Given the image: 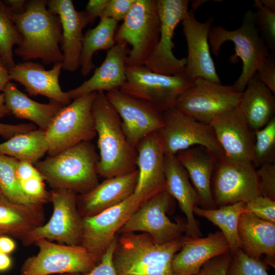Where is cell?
Segmentation results:
<instances>
[{
	"instance_id": "1",
	"label": "cell",
	"mask_w": 275,
	"mask_h": 275,
	"mask_svg": "<svg viewBox=\"0 0 275 275\" xmlns=\"http://www.w3.org/2000/svg\"><path fill=\"white\" fill-rule=\"evenodd\" d=\"M12 17L22 38L15 49L17 56L26 61L39 59L46 64L62 63L61 24L48 10L47 1H27L24 11L12 13Z\"/></svg>"
},
{
	"instance_id": "2",
	"label": "cell",
	"mask_w": 275,
	"mask_h": 275,
	"mask_svg": "<svg viewBox=\"0 0 275 275\" xmlns=\"http://www.w3.org/2000/svg\"><path fill=\"white\" fill-rule=\"evenodd\" d=\"M92 110L99 151L98 174L107 179L136 170V149L128 142L120 118L105 92H97Z\"/></svg>"
},
{
	"instance_id": "3",
	"label": "cell",
	"mask_w": 275,
	"mask_h": 275,
	"mask_svg": "<svg viewBox=\"0 0 275 275\" xmlns=\"http://www.w3.org/2000/svg\"><path fill=\"white\" fill-rule=\"evenodd\" d=\"M181 246V237L158 244L147 233H122L112 261L117 275H173L172 260Z\"/></svg>"
},
{
	"instance_id": "4",
	"label": "cell",
	"mask_w": 275,
	"mask_h": 275,
	"mask_svg": "<svg viewBox=\"0 0 275 275\" xmlns=\"http://www.w3.org/2000/svg\"><path fill=\"white\" fill-rule=\"evenodd\" d=\"M98 160L94 145L83 142L38 161L35 167L52 189L69 190L78 195L99 183Z\"/></svg>"
},
{
	"instance_id": "5",
	"label": "cell",
	"mask_w": 275,
	"mask_h": 275,
	"mask_svg": "<svg viewBox=\"0 0 275 275\" xmlns=\"http://www.w3.org/2000/svg\"><path fill=\"white\" fill-rule=\"evenodd\" d=\"M208 40L212 52L217 57L225 42L234 43L235 54L230 60L235 63L239 57L243 66L241 73L232 86L240 93L243 92L249 80L270 55L269 49L257 27L254 12L251 10L245 12L241 26L236 30H228L222 25L211 28Z\"/></svg>"
},
{
	"instance_id": "6",
	"label": "cell",
	"mask_w": 275,
	"mask_h": 275,
	"mask_svg": "<svg viewBox=\"0 0 275 275\" xmlns=\"http://www.w3.org/2000/svg\"><path fill=\"white\" fill-rule=\"evenodd\" d=\"M96 93L74 99L56 114L45 130L49 156L96 136L92 110Z\"/></svg>"
},
{
	"instance_id": "7",
	"label": "cell",
	"mask_w": 275,
	"mask_h": 275,
	"mask_svg": "<svg viewBox=\"0 0 275 275\" xmlns=\"http://www.w3.org/2000/svg\"><path fill=\"white\" fill-rule=\"evenodd\" d=\"M160 22L156 0H136L115 35L116 43L131 46L127 66H144L156 45Z\"/></svg>"
},
{
	"instance_id": "8",
	"label": "cell",
	"mask_w": 275,
	"mask_h": 275,
	"mask_svg": "<svg viewBox=\"0 0 275 275\" xmlns=\"http://www.w3.org/2000/svg\"><path fill=\"white\" fill-rule=\"evenodd\" d=\"M34 244L38 252L25 260L20 275L84 274L100 262L81 245L60 244L43 239Z\"/></svg>"
},
{
	"instance_id": "9",
	"label": "cell",
	"mask_w": 275,
	"mask_h": 275,
	"mask_svg": "<svg viewBox=\"0 0 275 275\" xmlns=\"http://www.w3.org/2000/svg\"><path fill=\"white\" fill-rule=\"evenodd\" d=\"M53 212L49 221L29 232L21 241L29 246L38 240L46 239L70 245H81L82 219L77 206V195L66 189L50 191Z\"/></svg>"
},
{
	"instance_id": "10",
	"label": "cell",
	"mask_w": 275,
	"mask_h": 275,
	"mask_svg": "<svg viewBox=\"0 0 275 275\" xmlns=\"http://www.w3.org/2000/svg\"><path fill=\"white\" fill-rule=\"evenodd\" d=\"M191 83L184 74L166 75L144 66H126V80L120 91L148 102L162 113L175 106L179 96Z\"/></svg>"
},
{
	"instance_id": "11",
	"label": "cell",
	"mask_w": 275,
	"mask_h": 275,
	"mask_svg": "<svg viewBox=\"0 0 275 275\" xmlns=\"http://www.w3.org/2000/svg\"><path fill=\"white\" fill-rule=\"evenodd\" d=\"M163 126L158 131L165 154L176 155L196 146H204L219 158L225 155L209 124L201 122L175 107L161 113Z\"/></svg>"
},
{
	"instance_id": "12",
	"label": "cell",
	"mask_w": 275,
	"mask_h": 275,
	"mask_svg": "<svg viewBox=\"0 0 275 275\" xmlns=\"http://www.w3.org/2000/svg\"><path fill=\"white\" fill-rule=\"evenodd\" d=\"M173 199L165 190L156 194L140 206L119 232L147 233L158 244L180 238L186 233V221L173 222L168 216Z\"/></svg>"
},
{
	"instance_id": "13",
	"label": "cell",
	"mask_w": 275,
	"mask_h": 275,
	"mask_svg": "<svg viewBox=\"0 0 275 275\" xmlns=\"http://www.w3.org/2000/svg\"><path fill=\"white\" fill-rule=\"evenodd\" d=\"M211 191L216 207L246 203L260 195L256 169L251 162L222 157L213 172Z\"/></svg>"
},
{
	"instance_id": "14",
	"label": "cell",
	"mask_w": 275,
	"mask_h": 275,
	"mask_svg": "<svg viewBox=\"0 0 275 275\" xmlns=\"http://www.w3.org/2000/svg\"><path fill=\"white\" fill-rule=\"evenodd\" d=\"M189 1L156 0L160 22L158 41L144 66L151 71L166 75L184 74L186 58L178 59L173 52V41L177 25L188 12Z\"/></svg>"
},
{
	"instance_id": "15",
	"label": "cell",
	"mask_w": 275,
	"mask_h": 275,
	"mask_svg": "<svg viewBox=\"0 0 275 275\" xmlns=\"http://www.w3.org/2000/svg\"><path fill=\"white\" fill-rule=\"evenodd\" d=\"M241 93L232 86L197 78L180 94L175 107L196 120L209 124L217 115L236 107Z\"/></svg>"
},
{
	"instance_id": "16",
	"label": "cell",
	"mask_w": 275,
	"mask_h": 275,
	"mask_svg": "<svg viewBox=\"0 0 275 275\" xmlns=\"http://www.w3.org/2000/svg\"><path fill=\"white\" fill-rule=\"evenodd\" d=\"M145 200L134 193L122 203L82 219L81 245L99 260L116 234Z\"/></svg>"
},
{
	"instance_id": "17",
	"label": "cell",
	"mask_w": 275,
	"mask_h": 275,
	"mask_svg": "<svg viewBox=\"0 0 275 275\" xmlns=\"http://www.w3.org/2000/svg\"><path fill=\"white\" fill-rule=\"evenodd\" d=\"M105 94L118 114L124 134L132 147L136 148L142 140L163 126L161 113L148 102L120 90Z\"/></svg>"
},
{
	"instance_id": "18",
	"label": "cell",
	"mask_w": 275,
	"mask_h": 275,
	"mask_svg": "<svg viewBox=\"0 0 275 275\" xmlns=\"http://www.w3.org/2000/svg\"><path fill=\"white\" fill-rule=\"evenodd\" d=\"M213 17L201 22L195 17L193 10L182 22L187 46V57L184 74L191 82L197 78L221 84L210 51L208 36Z\"/></svg>"
},
{
	"instance_id": "19",
	"label": "cell",
	"mask_w": 275,
	"mask_h": 275,
	"mask_svg": "<svg viewBox=\"0 0 275 275\" xmlns=\"http://www.w3.org/2000/svg\"><path fill=\"white\" fill-rule=\"evenodd\" d=\"M209 124L226 157L252 163L255 131L236 107L217 115Z\"/></svg>"
},
{
	"instance_id": "20",
	"label": "cell",
	"mask_w": 275,
	"mask_h": 275,
	"mask_svg": "<svg viewBox=\"0 0 275 275\" xmlns=\"http://www.w3.org/2000/svg\"><path fill=\"white\" fill-rule=\"evenodd\" d=\"M135 149L138 178L134 194L146 201L165 190L164 153L158 132L146 136Z\"/></svg>"
},
{
	"instance_id": "21",
	"label": "cell",
	"mask_w": 275,
	"mask_h": 275,
	"mask_svg": "<svg viewBox=\"0 0 275 275\" xmlns=\"http://www.w3.org/2000/svg\"><path fill=\"white\" fill-rule=\"evenodd\" d=\"M230 251V246L221 231L205 237L183 236L180 250L172 262L173 275H198L208 260Z\"/></svg>"
},
{
	"instance_id": "22",
	"label": "cell",
	"mask_w": 275,
	"mask_h": 275,
	"mask_svg": "<svg viewBox=\"0 0 275 275\" xmlns=\"http://www.w3.org/2000/svg\"><path fill=\"white\" fill-rule=\"evenodd\" d=\"M48 10L57 15L62 27V69L75 71L80 66L82 30L88 24L82 11H77L71 0L47 1Z\"/></svg>"
},
{
	"instance_id": "23",
	"label": "cell",
	"mask_w": 275,
	"mask_h": 275,
	"mask_svg": "<svg viewBox=\"0 0 275 275\" xmlns=\"http://www.w3.org/2000/svg\"><path fill=\"white\" fill-rule=\"evenodd\" d=\"M62 69V63L56 64L52 69L46 70L40 64L26 61L15 64L9 72L11 80L23 85L29 95H42L65 106L71 99L67 92L62 91L59 84Z\"/></svg>"
},
{
	"instance_id": "24",
	"label": "cell",
	"mask_w": 275,
	"mask_h": 275,
	"mask_svg": "<svg viewBox=\"0 0 275 275\" xmlns=\"http://www.w3.org/2000/svg\"><path fill=\"white\" fill-rule=\"evenodd\" d=\"M138 171L105 179L89 191L77 196V206L82 217L95 215L116 206L134 192Z\"/></svg>"
},
{
	"instance_id": "25",
	"label": "cell",
	"mask_w": 275,
	"mask_h": 275,
	"mask_svg": "<svg viewBox=\"0 0 275 275\" xmlns=\"http://www.w3.org/2000/svg\"><path fill=\"white\" fill-rule=\"evenodd\" d=\"M129 50L125 43H118L107 51L105 58L93 75L79 86L67 92L71 100L93 92L120 90L126 80V61Z\"/></svg>"
},
{
	"instance_id": "26",
	"label": "cell",
	"mask_w": 275,
	"mask_h": 275,
	"mask_svg": "<svg viewBox=\"0 0 275 275\" xmlns=\"http://www.w3.org/2000/svg\"><path fill=\"white\" fill-rule=\"evenodd\" d=\"M165 191L177 200L186 218V236L201 237L194 209L199 205L197 193L184 168L175 155L164 154Z\"/></svg>"
},
{
	"instance_id": "27",
	"label": "cell",
	"mask_w": 275,
	"mask_h": 275,
	"mask_svg": "<svg viewBox=\"0 0 275 275\" xmlns=\"http://www.w3.org/2000/svg\"><path fill=\"white\" fill-rule=\"evenodd\" d=\"M186 171L199 199V205L206 209L216 208L211 191V179L218 158L202 146H196L175 155Z\"/></svg>"
},
{
	"instance_id": "28",
	"label": "cell",
	"mask_w": 275,
	"mask_h": 275,
	"mask_svg": "<svg viewBox=\"0 0 275 275\" xmlns=\"http://www.w3.org/2000/svg\"><path fill=\"white\" fill-rule=\"evenodd\" d=\"M240 249L248 256L275 266V224L262 220L248 212H243L238 225Z\"/></svg>"
},
{
	"instance_id": "29",
	"label": "cell",
	"mask_w": 275,
	"mask_h": 275,
	"mask_svg": "<svg viewBox=\"0 0 275 275\" xmlns=\"http://www.w3.org/2000/svg\"><path fill=\"white\" fill-rule=\"evenodd\" d=\"M236 108L254 131L264 127L275 117L273 93L259 80L256 73L248 81Z\"/></svg>"
},
{
	"instance_id": "30",
	"label": "cell",
	"mask_w": 275,
	"mask_h": 275,
	"mask_svg": "<svg viewBox=\"0 0 275 275\" xmlns=\"http://www.w3.org/2000/svg\"><path fill=\"white\" fill-rule=\"evenodd\" d=\"M43 205H24L0 197V234L21 240L29 232L44 224Z\"/></svg>"
},
{
	"instance_id": "31",
	"label": "cell",
	"mask_w": 275,
	"mask_h": 275,
	"mask_svg": "<svg viewBox=\"0 0 275 275\" xmlns=\"http://www.w3.org/2000/svg\"><path fill=\"white\" fill-rule=\"evenodd\" d=\"M3 92L5 104L10 114L17 118L33 122L39 129L43 130L47 128L54 116L64 106L53 101L47 104L35 101L10 81Z\"/></svg>"
},
{
	"instance_id": "32",
	"label": "cell",
	"mask_w": 275,
	"mask_h": 275,
	"mask_svg": "<svg viewBox=\"0 0 275 275\" xmlns=\"http://www.w3.org/2000/svg\"><path fill=\"white\" fill-rule=\"evenodd\" d=\"M118 22L111 18H101L95 28L88 30L84 35L80 57V72L89 75L95 67L94 54L97 51H108L116 44L115 35Z\"/></svg>"
},
{
	"instance_id": "33",
	"label": "cell",
	"mask_w": 275,
	"mask_h": 275,
	"mask_svg": "<svg viewBox=\"0 0 275 275\" xmlns=\"http://www.w3.org/2000/svg\"><path fill=\"white\" fill-rule=\"evenodd\" d=\"M45 130L35 129L14 135L0 144V154L36 164L48 152Z\"/></svg>"
},
{
	"instance_id": "34",
	"label": "cell",
	"mask_w": 275,
	"mask_h": 275,
	"mask_svg": "<svg viewBox=\"0 0 275 275\" xmlns=\"http://www.w3.org/2000/svg\"><path fill=\"white\" fill-rule=\"evenodd\" d=\"M245 203L235 204L218 207L214 209H206L196 206L194 213L204 217L221 230L230 246V251L240 248L238 234V225L241 214L244 211Z\"/></svg>"
},
{
	"instance_id": "35",
	"label": "cell",
	"mask_w": 275,
	"mask_h": 275,
	"mask_svg": "<svg viewBox=\"0 0 275 275\" xmlns=\"http://www.w3.org/2000/svg\"><path fill=\"white\" fill-rule=\"evenodd\" d=\"M21 40L11 9L0 1V57L9 69L15 65L13 47L15 45L18 46Z\"/></svg>"
},
{
	"instance_id": "36",
	"label": "cell",
	"mask_w": 275,
	"mask_h": 275,
	"mask_svg": "<svg viewBox=\"0 0 275 275\" xmlns=\"http://www.w3.org/2000/svg\"><path fill=\"white\" fill-rule=\"evenodd\" d=\"M18 160L0 154V188L3 196L10 201L19 204L33 203L24 195L16 174Z\"/></svg>"
},
{
	"instance_id": "37",
	"label": "cell",
	"mask_w": 275,
	"mask_h": 275,
	"mask_svg": "<svg viewBox=\"0 0 275 275\" xmlns=\"http://www.w3.org/2000/svg\"><path fill=\"white\" fill-rule=\"evenodd\" d=\"M275 161V117L263 128L255 131L252 163L259 168Z\"/></svg>"
},
{
	"instance_id": "38",
	"label": "cell",
	"mask_w": 275,
	"mask_h": 275,
	"mask_svg": "<svg viewBox=\"0 0 275 275\" xmlns=\"http://www.w3.org/2000/svg\"><path fill=\"white\" fill-rule=\"evenodd\" d=\"M231 254L226 275H269L268 264L261 259L248 256L240 248Z\"/></svg>"
},
{
	"instance_id": "39",
	"label": "cell",
	"mask_w": 275,
	"mask_h": 275,
	"mask_svg": "<svg viewBox=\"0 0 275 275\" xmlns=\"http://www.w3.org/2000/svg\"><path fill=\"white\" fill-rule=\"evenodd\" d=\"M254 7L256 24L258 31L269 50L275 48V11L262 6L260 0H255Z\"/></svg>"
},
{
	"instance_id": "40",
	"label": "cell",
	"mask_w": 275,
	"mask_h": 275,
	"mask_svg": "<svg viewBox=\"0 0 275 275\" xmlns=\"http://www.w3.org/2000/svg\"><path fill=\"white\" fill-rule=\"evenodd\" d=\"M44 181L41 174L19 183L23 193L33 203L43 205L50 201V194L46 190Z\"/></svg>"
},
{
	"instance_id": "41",
	"label": "cell",
	"mask_w": 275,
	"mask_h": 275,
	"mask_svg": "<svg viewBox=\"0 0 275 275\" xmlns=\"http://www.w3.org/2000/svg\"><path fill=\"white\" fill-rule=\"evenodd\" d=\"M244 211L275 224V201L259 195L245 203ZM243 211V212H244Z\"/></svg>"
},
{
	"instance_id": "42",
	"label": "cell",
	"mask_w": 275,
	"mask_h": 275,
	"mask_svg": "<svg viewBox=\"0 0 275 275\" xmlns=\"http://www.w3.org/2000/svg\"><path fill=\"white\" fill-rule=\"evenodd\" d=\"M256 170L260 195L275 201V164L266 163Z\"/></svg>"
},
{
	"instance_id": "43",
	"label": "cell",
	"mask_w": 275,
	"mask_h": 275,
	"mask_svg": "<svg viewBox=\"0 0 275 275\" xmlns=\"http://www.w3.org/2000/svg\"><path fill=\"white\" fill-rule=\"evenodd\" d=\"M136 0H108L101 18H108L117 22L123 20Z\"/></svg>"
},
{
	"instance_id": "44",
	"label": "cell",
	"mask_w": 275,
	"mask_h": 275,
	"mask_svg": "<svg viewBox=\"0 0 275 275\" xmlns=\"http://www.w3.org/2000/svg\"><path fill=\"white\" fill-rule=\"evenodd\" d=\"M117 237L111 243L102 255L99 263L90 271L84 274H62L58 275H117L113 261V254L116 247Z\"/></svg>"
},
{
	"instance_id": "45",
	"label": "cell",
	"mask_w": 275,
	"mask_h": 275,
	"mask_svg": "<svg viewBox=\"0 0 275 275\" xmlns=\"http://www.w3.org/2000/svg\"><path fill=\"white\" fill-rule=\"evenodd\" d=\"M231 255L230 251L208 260L202 266L198 275H226Z\"/></svg>"
},
{
	"instance_id": "46",
	"label": "cell",
	"mask_w": 275,
	"mask_h": 275,
	"mask_svg": "<svg viewBox=\"0 0 275 275\" xmlns=\"http://www.w3.org/2000/svg\"><path fill=\"white\" fill-rule=\"evenodd\" d=\"M258 78L273 94L275 93V59L273 54L266 58L256 72Z\"/></svg>"
},
{
	"instance_id": "47",
	"label": "cell",
	"mask_w": 275,
	"mask_h": 275,
	"mask_svg": "<svg viewBox=\"0 0 275 275\" xmlns=\"http://www.w3.org/2000/svg\"><path fill=\"white\" fill-rule=\"evenodd\" d=\"M108 0H90L82 14L88 22L92 24L97 17L100 18L107 5Z\"/></svg>"
},
{
	"instance_id": "48",
	"label": "cell",
	"mask_w": 275,
	"mask_h": 275,
	"mask_svg": "<svg viewBox=\"0 0 275 275\" xmlns=\"http://www.w3.org/2000/svg\"><path fill=\"white\" fill-rule=\"evenodd\" d=\"M35 129L36 126L30 123L11 125L0 123V135L9 140L16 134Z\"/></svg>"
},
{
	"instance_id": "49",
	"label": "cell",
	"mask_w": 275,
	"mask_h": 275,
	"mask_svg": "<svg viewBox=\"0 0 275 275\" xmlns=\"http://www.w3.org/2000/svg\"><path fill=\"white\" fill-rule=\"evenodd\" d=\"M16 174L19 181L41 174L32 163L24 161H18Z\"/></svg>"
},
{
	"instance_id": "50",
	"label": "cell",
	"mask_w": 275,
	"mask_h": 275,
	"mask_svg": "<svg viewBox=\"0 0 275 275\" xmlns=\"http://www.w3.org/2000/svg\"><path fill=\"white\" fill-rule=\"evenodd\" d=\"M16 247V243L13 238L0 235V252L9 255L15 251Z\"/></svg>"
},
{
	"instance_id": "51",
	"label": "cell",
	"mask_w": 275,
	"mask_h": 275,
	"mask_svg": "<svg viewBox=\"0 0 275 275\" xmlns=\"http://www.w3.org/2000/svg\"><path fill=\"white\" fill-rule=\"evenodd\" d=\"M4 3L11 9L12 13H20L24 11L27 1L25 0H7Z\"/></svg>"
},
{
	"instance_id": "52",
	"label": "cell",
	"mask_w": 275,
	"mask_h": 275,
	"mask_svg": "<svg viewBox=\"0 0 275 275\" xmlns=\"http://www.w3.org/2000/svg\"><path fill=\"white\" fill-rule=\"evenodd\" d=\"M9 69L0 57V91H3L11 80Z\"/></svg>"
},
{
	"instance_id": "53",
	"label": "cell",
	"mask_w": 275,
	"mask_h": 275,
	"mask_svg": "<svg viewBox=\"0 0 275 275\" xmlns=\"http://www.w3.org/2000/svg\"><path fill=\"white\" fill-rule=\"evenodd\" d=\"M12 264V259L9 254L0 252V272L9 269Z\"/></svg>"
},
{
	"instance_id": "54",
	"label": "cell",
	"mask_w": 275,
	"mask_h": 275,
	"mask_svg": "<svg viewBox=\"0 0 275 275\" xmlns=\"http://www.w3.org/2000/svg\"><path fill=\"white\" fill-rule=\"evenodd\" d=\"M10 114L8 109L5 100V97L3 93H0V118Z\"/></svg>"
},
{
	"instance_id": "55",
	"label": "cell",
	"mask_w": 275,
	"mask_h": 275,
	"mask_svg": "<svg viewBox=\"0 0 275 275\" xmlns=\"http://www.w3.org/2000/svg\"><path fill=\"white\" fill-rule=\"evenodd\" d=\"M262 6L268 9L275 11L274 0H260Z\"/></svg>"
},
{
	"instance_id": "56",
	"label": "cell",
	"mask_w": 275,
	"mask_h": 275,
	"mask_svg": "<svg viewBox=\"0 0 275 275\" xmlns=\"http://www.w3.org/2000/svg\"><path fill=\"white\" fill-rule=\"evenodd\" d=\"M2 196H3V194H2V191H1V188H0V197H2Z\"/></svg>"
},
{
	"instance_id": "57",
	"label": "cell",
	"mask_w": 275,
	"mask_h": 275,
	"mask_svg": "<svg viewBox=\"0 0 275 275\" xmlns=\"http://www.w3.org/2000/svg\"><path fill=\"white\" fill-rule=\"evenodd\" d=\"M0 235H2L0 234Z\"/></svg>"
}]
</instances>
